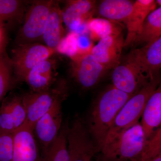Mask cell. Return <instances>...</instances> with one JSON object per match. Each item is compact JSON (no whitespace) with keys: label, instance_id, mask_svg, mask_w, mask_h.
Segmentation results:
<instances>
[{"label":"cell","instance_id":"6da1fadb","mask_svg":"<svg viewBox=\"0 0 161 161\" xmlns=\"http://www.w3.org/2000/svg\"><path fill=\"white\" fill-rule=\"evenodd\" d=\"M132 96L112 85L102 92L95 100L90 113L87 129L99 153L115 117Z\"/></svg>","mask_w":161,"mask_h":161},{"label":"cell","instance_id":"7a4b0ae2","mask_svg":"<svg viewBox=\"0 0 161 161\" xmlns=\"http://www.w3.org/2000/svg\"><path fill=\"white\" fill-rule=\"evenodd\" d=\"M147 142L139 122L104 145L98 153V161H140Z\"/></svg>","mask_w":161,"mask_h":161},{"label":"cell","instance_id":"3957f363","mask_svg":"<svg viewBox=\"0 0 161 161\" xmlns=\"http://www.w3.org/2000/svg\"><path fill=\"white\" fill-rule=\"evenodd\" d=\"M160 83L159 78L156 76L127 101L115 117L103 147L139 122L147 101Z\"/></svg>","mask_w":161,"mask_h":161},{"label":"cell","instance_id":"277c9868","mask_svg":"<svg viewBox=\"0 0 161 161\" xmlns=\"http://www.w3.org/2000/svg\"><path fill=\"white\" fill-rule=\"evenodd\" d=\"M67 95V87L64 81L54 87L40 92H30L22 95L26 112L25 123L34 130L35 125L48 112L61 96Z\"/></svg>","mask_w":161,"mask_h":161},{"label":"cell","instance_id":"5b68a950","mask_svg":"<svg viewBox=\"0 0 161 161\" xmlns=\"http://www.w3.org/2000/svg\"><path fill=\"white\" fill-rule=\"evenodd\" d=\"M56 1H36L26 12L23 26L18 35L19 44L35 43L42 39L44 29Z\"/></svg>","mask_w":161,"mask_h":161},{"label":"cell","instance_id":"8992f818","mask_svg":"<svg viewBox=\"0 0 161 161\" xmlns=\"http://www.w3.org/2000/svg\"><path fill=\"white\" fill-rule=\"evenodd\" d=\"M55 50L37 43L19 44L12 51V68L17 79L24 81L26 75L35 67L51 58Z\"/></svg>","mask_w":161,"mask_h":161},{"label":"cell","instance_id":"52a82bcc","mask_svg":"<svg viewBox=\"0 0 161 161\" xmlns=\"http://www.w3.org/2000/svg\"><path fill=\"white\" fill-rule=\"evenodd\" d=\"M67 142L69 161H98V148L80 117L69 126Z\"/></svg>","mask_w":161,"mask_h":161},{"label":"cell","instance_id":"ba28073f","mask_svg":"<svg viewBox=\"0 0 161 161\" xmlns=\"http://www.w3.org/2000/svg\"><path fill=\"white\" fill-rule=\"evenodd\" d=\"M72 60V77L85 89L96 85L108 70L90 52L77 55Z\"/></svg>","mask_w":161,"mask_h":161},{"label":"cell","instance_id":"9c48e42d","mask_svg":"<svg viewBox=\"0 0 161 161\" xmlns=\"http://www.w3.org/2000/svg\"><path fill=\"white\" fill-rule=\"evenodd\" d=\"M67 95L58 99L35 125L34 132L43 150H47L58 136L62 122V105Z\"/></svg>","mask_w":161,"mask_h":161},{"label":"cell","instance_id":"30bf717a","mask_svg":"<svg viewBox=\"0 0 161 161\" xmlns=\"http://www.w3.org/2000/svg\"><path fill=\"white\" fill-rule=\"evenodd\" d=\"M126 61L132 64L149 79L161 69V36L141 48L132 51Z\"/></svg>","mask_w":161,"mask_h":161},{"label":"cell","instance_id":"8fae6325","mask_svg":"<svg viewBox=\"0 0 161 161\" xmlns=\"http://www.w3.org/2000/svg\"><path fill=\"white\" fill-rule=\"evenodd\" d=\"M112 80V85L115 88L133 95L151 79L142 74L132 64L126 61L113 69Z\"/></svg>","mask_w":161,"mask_h":161},{"label":"cell","instance_id":"7c38bea8","mask_svg":"<svg viewBox=\"0 0 161 161\" xmlns=\"http://www.w3.org/2000/svg\"><path fill=\"white\" fill-rule=\"evenodd\" d=\"M26 120V112L22 95L13 94L3 101L0 107L1 131L14 133Z\"/></svg>","mask_w":161,"mask_h":161},{"label":"cell","instance_id":"4fadbf2b","mask_svg":"<svg viewBox=\"0 0 161 161\" xmlns=\"http://www.w3.org/2000/svg\"><path fill=\"white\" fill-rule=\"evenodd\" d=\"M12 161H42L34 130L26 124L14 133Z\"/></svg>","mask_w":161,"mask_h":161},{"label":"cell","instance_id":"5bb4252c","mask_svg":"<svg viewBox=\"0 0 161 161\" xmlns=\"http://www.w3.org/2000/svg\"><path fill=\"white\" fill-rule=\"evenodd\" d=\"M97 9L96 1L74 0L68 2L62 10L63 23L72 32H75L86 26L89 20L93 18Z\"/></svg>","mask_w":161,"mask_h":161},{"label":"cell","instance_id":"9a60e30c","mask_svg":"<svg viewBox=\"0 0 161 161\" xmlns=\"http://www.w3.org/2000/svg\"><path fill=\"white\" fill-rule=\"evenodd\" d=\"M124 43L122 33L108 36L98 41L90 53L107 69H113L120 63Z\"/></svg>","mask_w":161,"mask_h":161},{"label":"cell","instance_id":"2e32d148","mask_svg":"<svg viewBox=\"0 0 161 161\" xmlns=\"http://www.w3.org/2000/svg\"><path fill=\"white\" fill-rule=\"evenodd\" d=\"M156 6L154 0H137L134 2L132 12L124 23L127 29L124 47L134 43L141 33L145 20L150 13L156 9Z\"/></svg>","mask_w":161,"mask_h":161},{"label":"cell","instance_id":"e0dca14e","mask_svg":"<svg viewBox=\"0 0 161 161\" xmlns=\"http://www.w3.org/2000/svg\"><path fill=\"white\" fill-rule=\"evenodd\" d=\"M140 123L148 142L161 126V82L147 101Z\"/></svg>","mask_w":161,"mask_h":161},{"label":"cell","instance_id":"ac0fdd59","mask_svg":"<svg viewBox=\"0 0 161 161\" xmlns=\"http://www.w3.org/2000/svg\"><path fill=\"white\" fill-rule=\"evenodd\" d=\"M55 62L51 58L44 60L32 69L24 79L33 92H40L52 86L54 82Z\"/></svg>","mask_w":161,"mask_h":161},{"label":"cell","instance_id":"d6986e66","mask_svg":"<svg viewBox=\"0 0 161 161\" xmlns=\"http://www.w3.org/2000/svg\"><path fill=\"white\" fill-rule=\"evenodd\" d=\"M62 10L56 1L52 9L47 23L42 40L47 47L56 49L59 43L64 36Z\"/></svg>","mask_w":161,"mask_h":161},{"label":"cell","instance_id":"ffe728a7","mask_svg":"<svg viewBox=\"0 0 161 161\" xmlns=\"http://www.w3.org/2000/svg\"><path fill=\"white\" fill-rule=\"evenodd\" d=\"M133 4L130 0H104L98 5V13L103 19L124 23L132 12Z\"/></svg>","mask_w":161,"mask_h":161},{"label":"cell","instance_id":"44dd1931","mask_svg":"<svg viewBox=\"0 0 161 161\" xmlns=\"http://www.w3.org/2000/svg\"><path fill=\"white\" fill-rule=\"evenodd\" d=\"M161 36V7L150 13L133 44H149Z\"/></svg>","mask_w":161,"mask_h":161},{"label":"cell","instance_id":"7402d4cb","mask_svg":"<svg viewBox=\"0 0 161 161\" xmlns=\"http://www.w3.org/2000/svg\"><path fill=\"white\" fill-rule=\"evenodd\" d=\"M69 126L67 122L61 127L56 139L43 153L42 161H69L67 142Z\"/></svg>","mask_w":161,"mask_h":161},{"label":"cell","instance_id":"603a6c76","mask_svg":"<svg viewBox=\"0 0 161 161\" xmlns=\"http://www.w3.org/2000/svg\"><path fill=\"white\" fill-rule=\"evenodd\" d=\"M87 29L93 40L99 41L108 36L122 33V29L116 22L103 18H92L86 23Z\"/></svg>","mask_w":161,"mask_h":161},{"label":"cell","instance_id":"cb8c5ba5","mask_svg":"<svg viewBox=\"0 0 161 161\" xmlns=\"http://www.w3.org/2000/svg\"><path fill=\"white\" fill-rule=\"evenodd\" d=\"M25 3L19 0H0V24L22 17Z\"/></svg>","mask_w":161,"mask_h":161},{"label":"cell","instance_id":"d4e9b609","mask_svg":"<svg viewBox=\"0 0 161 161\" xmlns=\"http://www.w3.org/2000/svg\"><path fill=\"white\" fill-rule=\"evenodd\" d=\"M12 70L10 59L5 56L3 49L0 47V103L10 87Z\"/></svg>","mask_w":161,"mask_h":161},{"label":"cell","instance_id":"484cf974","mask_svg":"<svg viewBox=\"0 0 161 161\" xmlns=\"http://www.w3.org/2000/svg\"><path fill=\"white\" fill-rule=\"evenodd\" d=\"M57 52L69 56L71 59L79 54L75 33L71 32L62 39L56 49Z\"/></svg>","mask_w":161,"mask_h":161},{"label":"cell","instance_id":"4316f807","mask_svg":"<svg viewBox=\"0 0 161 161\" xmlns=\"http://www.w3.org/2000/svg\"><path fill=\"white\" fill-rule=\"evenodd\" d=\"M14 143V133L0 130V161H12Z\"/></svg>","mask_w":161,"mask_h":161},{"label":"cell","instance_id":"83f0119b","mask_svg":"<svg viewBox=\"0 0 161 161\" xmlns=\"http://www.w3.org/2000/svg\"><path fill=\"white\" fill-rule=\"evenodd\" d=\"M161 150V126L148 141L140 161H147Z\"/></svg>","mask_w":161,"mask_h":161},{"label":"cell","instance_id":"f1b7e54d","mask_svg":"<svg viewBox=\"0 0 161 161\" xmlns=\"http://www.w3.org/2000/svg\"><path fill=\"white\" fill-rule=\"evenodd\" d=\"M147 161H161V150L156 155Z\"/></svg>","mask_w":161,"mask_h":161},{"label":"cell","instance_id":"f546056e","mask_svg":"<svg viewBox=\"0 0 161 161\" xmlns=\"http://www.w3.org/2000/svg\"><path fill=\"white\" fill-rule=\"evenodd\" d=\"M2 37H3V34H2V31L0 28V47H1V42H2Z\"/></svg>","mask_w":161,"mask_h":161},{"label":"cell","instance_id":"4dcf8cb0","mask_svg":"<svg viewBox=\"0 0 161 161\" xmlns=\"http://www.w3.org/2000/svg\"><path fill=\"white\" fill-rule=\"evenodd\" d=\"M156 3L157 4H158L159 6H160V7H161V0H157V1H156Z\"/></svg>","mask_w":161,"mask_h":161}]
</instances>
